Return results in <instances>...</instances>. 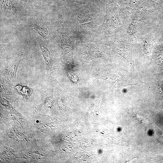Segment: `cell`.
Instances as JSON below:
<instances>
[{
	"instance_id": "cell-3",
	"label": "cell",
	"mask_w": 163,
	"mask_h": 163,
	"mask_svg": "<svg viewBox=\"0 0 163 163\" xmlns=\"http://www.w3.org/2000/svg\"><path fill=\"white\" fill-rule=\"evenodd\" d=\"M45 63V69L47 74L50 76L54 69L52 56L48 45L39 38H36Z\"/></svg>"
},
{
	"instance_id": "cell-1",
	"label": "cell",
	"mask_w": 163,
	"mask_h": 163,
	"mask_svg": "<svg viewBox=\"0 0 163 163\" xmlns=\"http://www.w3.org/2000/svg\"><path fill=\"white\" fill-rule=\"evenodd\" d=\"M103 25L105 29L109 33L121 30V24L116 9L108 8Z\"/></svg>"
},
{
	"instance_id": "cell-6",
	"label": "cell",
	"mask_w": 163,
	"mask_h": 163,
	"mask_svg": "<svg viewBox=\"0 0 163 163\" xmlns=\"http://www.w3.org/2000/svg\"><path fill=\"white\" fill-rule=\"evenodd\" d=\"M136 118L140 123L143 124H146L147 123V121L146 119L143 116H140V115H137L136 116Z\"/></svg>"
},
{
	"instance_id": "cell-2",
	"label": "cell",
	"mask_w": 163,
	"mask_h": 163,
	"mask_svg": "<svg viewBox=\"0 0 163 163\" xmlns=\"http://www.w3.org/2000/svg\"><path fill=\"white\" fill-rule=\"evenodd\" d=\"M24 59V56L21 55L9 59L6 61L5 66L4 73L10 80H15L19 65Z\"/></svg>"
},
{
	"instance_id": "cell-4",
	"label": "cell",
	"mask_w": 163,
	"mask_h": 163,
	"mask_svg": "<svg viewBox=\"0 0 163 163\" xmlns=\"http://www.w3.org/2000/svg\"><path fill=\"white\" fill-rule=\"evenodd\" d=\"M1 7L5 13H16L21 8L16 0H1Z\"/></svg>"
},
{
	"instance_id": "cell-5",
	"label": "cell",
	"mask_w": 163,
	"mask_h": 163,
	"mask_svg": "<svg viewBox=\"0 0 163 163\" xmlns=\"http://www.w3.org/2000/svg\"><path fill=\"white\" fill-rule=\"evenodd\" d=\"M13 89L18 94L21 95L25 98H28L33 92V90L28 87L27 85L20 83L13 86Z\"/></svg>"
}]
</instances>
